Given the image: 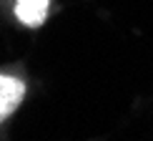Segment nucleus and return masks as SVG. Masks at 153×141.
<instances>
[{
    "mask_svg": "<svg viewBox=\"0 0 153 141\" xmlns=\"http://www.w3.org/2000/svg\"><path fill=\"white\" fill-rule=\"evenodd\" d=\"M25 93H28V83L20 76L0 70V126L20 108Z\"/></svg>",
    "mask_w": 153,
    "mask_h": 141,
    "instance_id": "obj_1",
    "label": "nucleus"
},
{
    "mask_svg": "<svg viewBox=\"0 0 153 141\" xmlns=\"http://www.w3.org/2000/svg\"><path fill=\"white\" fill-rule=\"evenodd\" d=\"M13 15L25 28H40L50 15V0H13Z\"/></svg>",
    "mask_w": 153,
    "mask_h": 141,
    "instance_id": "obj_2",
    "label": "nucleus"
}]
</instances>
